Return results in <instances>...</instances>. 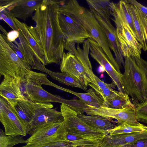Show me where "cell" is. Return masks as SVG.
I'll return each instance as SVG.
<instances>
[{"instance_id":"obj_18","label":"cell","mask_w":147,"mask_h":147,"mask_svg":"<svg viewBox=\"0 0 147 147\" xmlns=\"http://www.w3.org/2000/svg\"><path fill=\"white\" fill-rule=\"evenodd\" d=\"M53 107L51 103L35 102L25 97L18 101L12 107L19 119L26 127L27 131L36 110L43 107L53 108Z\"/></svg>"},{"instance_id":"obj_21","label":"cell","mask_w":147,"mask_h":147,"mask_svg":"<svg viewBox=\"0 0 147 147\" xmlns=\"http://www.w3.org/2000/svg\"><path fill=\"white\" fill-rule=\"evenodd\" d=\"M125 1L133 20L137 40L144 51H147V18L136 7Z\"/></svg>"},{"instance_id":"obj_33","label":"cell","mask_w":147,"mask_h":147,"mask_svg":"<svg viewBox=\"0 0 147 147\" xmlns=\"http://www.w3.org/2000/svg\"><path fill=\"white\" fill-rule=\"evenodd\" d=\"M0 16L1 19L5 21L13 30L18 31V28L14 21L13 17L5 9H0Z\"/></svg>"},{"instance_id":"obj_8","label":"cell","mask_w":147,"mask_h":147,"mask_svg":"<svg viewBox=\"0 0 147 147\" xmlns=\"http://www.w3.org/2000/svg\"><path fill=\"white\" fill-rule=\"evenodd\" d=\"M66 133L64 121L48 123L34 130L26 144L41 145L67 141Z\"/></svg>"},{"instance_id":"obj_34","label":"cell","mask_w":147,"mask_h":147,"mask_svg":"<svg viewBox=\"0 0 147 147\" xmlns=\"http://www.w3.org/2000/svg\"><path fill=\"white\" fill-rule=\"evenodd\" d=\"M1 34L5 40L9 44L12 49L22 61L26 65L31 67L28 65L25 56L20 49L13 43V42L8 40L7 39L6 36L5 35L3 34Z\"/></svg>"},{"instance_id":"obj_30","label":"cell","mask_w":147,"mask_h":147,"mask_svg":"<svg viewBox=\"0 0 147 147\" xmlns=\"http://www.w3.org/2000/svg\"><path fill=\"white\" fill-rule=\"evenodd\" d=\"M147 127L142 124L136 126L126 123L119 124L113 129L107 131L110 135H118L139 132L143 131Z\"/></svg>"},{"instance_id":"obj_19","label":"cell","mask_w":147,"mask_h":147,"mask_svg":"<svg viewBox=\"0 0 147 147\" xmlns=\"http://www.w3.org/2000/svg\"><path fill=\"white\" fill-rule=\"evenodd\" d=\"M109 6L111 15L113 17L111 19L115 26L125 25L137 39L133 20L125 0H120L117 3L110 1Z\"/></svg>"},{"instance_id":"obj_25","label":"cell","mask_w":147,"mask_h":147,"mask_svg":"<svg viewBox=\"0 0 147 147\" xmlns=\"http://www.w3.org/2000/svg\"><path fill=\"white\" fill-rule=\"evenodd\" d=\"M62 91L77 96L87 106L99 107H102L104 104L103 99L93 88L89 89L85 93L77 92L64 88Z\"/></svg>"},{"instance_id":"obj_24","label":"cell","mask_w":147,"mask_h":147,"mask_svg":"<svg viewBox=\"0 0 147 147\" xmlns=\"http://www.w3.org/2000/svg\"><path fill=\"white\" fill-rule=\"evenodd\" d=\"M16 26L20 31L25 38L32 49L37 58L45 66L44 55L42 52L39 44L30 32L28 26L25 23L21 22L15 17H13Z\"/></svg>"},{"instance_id":"obj_6","label":"cell","mask_w":147,"mask_h":147,"mask_svg":"<svg viewBox=\"0 0 147 147\" xmlns=\"http://www.w3.org/2000/svg\"><path fill=\"white\" fill-rule=\"evenodd\" d=\"M31 69L22 61L0 33V76L9 75L18 78L23 83Z\"/></svg>"},{"instance_id":"obj_3","label":"cell","mask_w":147,"mask_h":147,"mask_svg":"<svg viewBox=\"0 0 147 147\" xmlns=\"http://www.w3.org/2000/svg\"><path fill=\"white\" fill-rule=\"evenodd\" d=\"M59 11L68 13L81 24L87 32L90 38L101 47L111 64L121 73L120 68L111 51L107 36L90 10L81 6L77 1L72 0L62 1Z\"/></svg>"},{"instance_id":"obj_1","label":"cell","mask_w":147,"mask_h":147,"mask_svg":"<svg viewBox=\"0 0 147 147\" xmlns=\"http://www.w3.org/2000/svg\"><path fill=\"white\" fill-rule=\"evenodd\" d=\"M61 2L43 0L41 5L32 17L35 26H28L44 55L45 66L52 63L60 64L64 52L66 39L60 28L58 18Z\"/></svg>"},{"instance_id":"obj_4","label":"cell","mask_w":147,"mask_h":147,"mask_svg":"<svg viewBox=\"0 0 147 147\" xmlns=\"http://www.w3.org/2000/svg\"><path fill=\"white\" fill-rule=\"evenodd\" d=\"M124 58L123 86L135 106L147 100V61L141 57L130 56Z\"/></svg>"},{"instance_id":"obj_38","label":"cell","mask_w":147,"mask_h":147,"mask_svg":"<svg viewBox=\"0 0 147 147\" xmlns=\"http://www.w3.org/2000/svg\"><path fill=\"white\" fill-rule=\"evenodd\" d=\"M19 34L18 31L13 30L8 32L7 35H5L6 36L7 39L12 42H14L16 39L18 38Z\"/></svg>"},{"instance_id":"obj_2","label":"cell","mask_w":147,"mask_h":147,"mask_svg":"<svg viewBox=\"0 0 147 147\" xmlns=\"http://www.w3.org/2000/svg\"><path fill=\"white\" fill-rule=\"evenodd\" d=\"M66 41L64 52L60 64L61 72H67L82 82L86 87L90 83L96 84L94 74L89 57V42L88 39L81 48L77 44Z\"/></svg>"},{"instance_id":"obj_22","label":"cell","mask_w":147,"mask_h":147,"mask_svg":"<svg viewBox=\"0 0 147 147\" xmlns=\"http://www.w3.org/2000/svg\"><path fill=\"white\" fill-rule=\"evenodd\" d=\"M32 69H36L45 72L53 79L63 84L72 87L78 88L84 91L87 90L86 86L80 80L66 72L52 71L46 68L38 59L36 61Z\"/></svg>"},{"instance_id":"obj_35","label":"cell","mask_w":147,"mask_h":147,"mask_svg":"<svg viewBox=\"0 0 147 147\" xmlns=\"http://www.w3.org/2000/svg\"><path fill=\"white\" fill-rule=\"evenodd\" d=\"M20 147H77L68 141L41 145L26 144Z\"/></svg>"},{"instance_id":"obj_23","label":"cell","mask_w":147,"mask_h":147,"mask_svg":"<svg viewBox=\"0 0 147 147\" xmlns=\"http://www.w3.org/2000/svg\"><path fill=\"white\" fill-rule=\"evenodd\" d=\"M76 112L79 118L90 126L96 129L107 133L116 126L113 123L115 122L112 119L97 116L86 115L79 111Z\"/></svg>"},{"instance_id":"obj_27","label":"cell","mask_w":147,"mask_h":147,"mask_svg":"<svg viewBox=\"0 0 147 147\" xmlns=\"http://www.w3.org/2000/svg\"><path fill=\"white\" fill-rule=\"evenodd\" d=\"M18 37L19 42H14L21 50L26 60L28 65L31 67H33L37 59L33 49L22 33L19 31Z\"/></svg>"},{"instance_id":"obj_20","label":"cell","mask_w":147,"mask_h":147,"mask_svg":"<svg viewBox=\"0 0 147 147\" xmlns=\"http://www.w3.org/2000/svg\"><path fill=\"white\" fill-rule=\"evenodd\" d=\"M147 140V126L140 132L118 135H107L100 146L102 147H123L140 141Z\"/></svg>"},{"instance_id":"obj_9","label":"cell","mask_w":147,"mask_h":147,"mask_svg":"<svg viewBox=\"0 0 147 147\" xmlns=\"http://www.w3.org/2000/svg\"><path fill=\"white\" fill-rule=\"evenodd\" d=\"M87 106L84 112L88 115L99 116L110 119H115L119 124L126 123L137 126L141 124L137 119L135 107L114 109L102 107H96Z\"/></svg>"},{"instance_id":"obj_5","label":"cell","mask_w":147,"mask_h":147,"mask_svg":"<svg viewBox=\"0 0 147 147\" xmlns=\"http://www.w3.org/2000/svg\"><path fill=\"white\" fill-rule=\"evenodd\" d=\"M90 10L102 28L108 39L111 50L114 53L115 60L120 68L125 66L117 31L111 23V13L109 0H87Z\"/></svg>"},{"instance_id":"obj_11","label":"cell","mask_w":147,"mask_h":147,"mask_svg":"<svg viewBox=\"0 0 147 147\" xmlns=\"http://www.w3.org/2000/svg\"><path fill=\"white\" fill-rule=\"evenodd\" d=\"M58 18L60 28L66 41L79 44L90 38L82 25L68 13L59 11Z\"/></svg>"},{"instance_id":"obj_26","label":"cell","mask_w":147,"mask_h":147,"mask_svg":"<svg viewBox=\"0 0 147 147\" xmlns=\"http://www.w3.org/2000/svg\"><path fill=\"white\" fill-rule=\"evenodd\" d=\"M102 107L114 109L134 107L129 96L120 92L112 98L104 101Z\"/></svg>"},{"instance_id":"obj_16","label":"cell","mask_w":147,"mask_h":147,"mask_svg":"<svg viewBox=\"0 0 147 147\" xmlns=\"http://www.w3.org/2000/svg\"><path fill=\"white\" fill-rule=\"evenodd\" d=\"M64 121L61 111L48 107L39 108L36 111L27 129V134L31 135L38 128L46 124Z\"/></svg>"},{"instance_id":"obj_10","label":"cell","mask_w":147,"mask_h":147,"mask_svg":"<svg viewBox=\"0 0 147 147\" xmlns=\"http://www.w3.org/2000/svg\"><path fill=\"white\" fill-rule=\"evenodd\" d=\"M23 95L27 99L35 102H59L70 105V101L60 96L50 93L45 90L42 85L44 83L40 78L36 80L27 78L25 82Z\"/></svg>"},{"instance_id":"obj_31","label":"cell","mask_w":147,"mask_h":147,"mask_svg":"<svg viewBox=\"0 0 147 147\" xmlns=\"http://www.w3.org/2000/svg\"><path fill=\"white\" fill-rule=\"evenodd\" d=\"M89 85L102 98L104 101L112 98L119 92L114 90L112 88H107L102 90H101L97 88L93 83H90Z\"/></svg>"},{"instance_id":"obj_17","label":"cell","mask_w":147,"mask_h":147,"mask_svg":"<svg viewBox=\"0 0 147 147\" xmlns=\"http://www.w3.org/2000/svg\"><path fill=\"white\" fill-rule=\"evenodd\" d=\"M3 76L0 85V96L13 107L18 101L25 97L21 90V81L9 75Z\"/></svg>"},{"instance_id":"obj_7","label":"cell","mask_w":147,"mask_h":147,"mask_svg":"<svg viewBox=\"0 0 147 147\" xmlns=\"http://www.w3.org/2000/svg\"><path fill=\"white\" fill-rule=\"evenodd\" d=\"M60 111L64 119L67 133L84 138L94 140H103L107 133L93 128L78 116L75 110L68 105L62 103Z\"/></svg>"},{"instance_id":"obj_37","label":"cell","mask_w":147,"mask_h":147,"mask_svg":"<svg viewBox=\"0 0 147 147\" xmlns=\"http://www.w3.org/2000/svg\"><path fill=\"white\" fill-rule=\"evenodd\" d=\"M126 1L138 8L147 18V7L144 6L137 1L135 0H128Z\"/></svg>"},{"instance_id":"obj_12","label":"cell","mask_w":147,"mask_h":147,"mask_svg":"<svg viewBox=\"0 0 147 147\" xmlns=\"http://www.w3.org/2000/svg\"><path fill=\"white\" fill-rule=\"evenodd\" d=\"M0 121L7 135L26 136L27 129L21 121L12 107L5 99L0 98Z\"/></svg>"},{"instance_id":"obj_39","label":"cell","mask_w":147,"mask_h":147,"mask_svg":"<svg viewBox=\"0 0 147 147\" xmlns=\"http://www.w3.org/2000/svg\"><path fill=\"white\" fill-rule=\"evenodd\" d=\"M123 147H147V140L140 141L134 144L125 145Z\"/></svg>"},{"instance_id":"obj_36","label":"cell","mask_w":147,"mask_h":147,"mask_svg":"<svg viewBox=\"0 0 147 147\" xmlns=\"http://www.w3.org/2000/svg\"><path fill=\"white\" fill-rule=\"evenodd\" d=\"M94 79L96 82V84L94 85L96 87L99 89L102 90L107 88H113L116 86L114 82H113L111 84L106 83L101 80L95 75H94Z\"/></svg>"},{"instance_id":"obj_14","label":"cell","mask_w":147,"mask_h":147,"mask_svg":"<svg viewBox=\"0 0 147 147\" xmlns=\"http://www.w3.org/2000/svg\"><path fill=\"white\" fill-rule=\"evenodd\" d=\"M43 0H0V9H5L11 16L24 21L32 16Z\"/></svg>"},{"instance_id":"obj_29","label":"cell","mask_w":147,"mask_h":147,"mask_svg":"<svg viewBox=\"0 0 147 147\" xmlns=\"http://www.w3.org/2000/svg\"><path fill=\"white\" fill-rule=\"evenodd\" d=\"M23 136L18 135H7L1 129L0 130V147H13L20 144H25Z\"/></svg>"},{"instance_id":"obj_13","label":"cell","mask_w":147,"mask_h":147,"mask_svg":"<svg viewBox=\"0 0 147 147\" xmlns=\"http://www.w3.org/2000/svg\"><path fill=\"white\" fill-rule=\"evenodd\" d=\"M88 40L90 55L104 69L116 85L118 91L126 94L123 86V74L111 64L102 49L96 41L90 38Z\"/></svg>"},{"instance_id":"obj_32","label":"cell","mask_w":147,"mask_h":147,"mask_svg":"<svg viewBox=\"0 0 147 147\" xmlns=\"http://www.w3.org/2000/svg\"><path fill=\"white\" fill-rule=\"evenodd\" d=\"M137 119L138 122L147 124V100L135 106Z\"/></svg>"},{"instance_id":"obj_40","label":"cell","mask_w":147,"mask_h":147,"mask_svg":"<svg viewBox=\"0 0 147 147\" xmlns=\"http://www.w3.org/2000/svg\"><path fill=\"white\" fill-rule=\"evenodd\" d=\"M78 147H102L100 146H79Z\"/></svg>"},{"instance_id":"obj_15","label":"cell","mask_w":147,"mask_h":147,"mask_svg":"<svg viewBox=\"0 0 147 147\" xmlns=\"http://www.w3.org/2000/svg\"><path fill=\"white\" fill-rule=\"evenodd\" d=\"M117 35L124 57L140 58L142 47L125 25L116 26Z\"/></svg>"},{"instance_id":"obj_28","label":"cell","mask_w":147,"mask_h":147,"mask_svg":"<svg viewBox=\"0 0 147 147\" xmlns=\"http://www.w3.org/2000/svg\"><path fill=\"white\" fill-rule=\"evenodd\" d=\"M67 140L74 146H94L101 145L103 140H94L73 135L66 132Z\"/></svg>"}]
</instances>
